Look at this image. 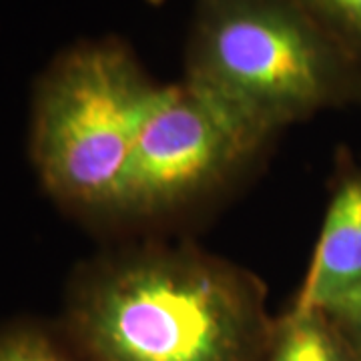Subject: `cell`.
<instances>
[{
    "instance_id": "cell-6",
    "label": "cell",
    "mask_w": 361,
    "mask_h": 361,
    "mask_svg": "<svg viewBox=\"0 0 361 361\" xmlns=\"http://www.w3.org/2000/svg\"><path fill=\"white\" fill-rule=\"evenodd\" d=\"M263 361H360L337 322L325 311L289 310L271 331Z\"/></svg>"
},
{
    "instance_id": "cell-5",
    "label": "cell",
    "mask_w": 361,
    "mask_h": 361,
    "mask_svg": "<svg viewBox=\"0 0 361 361\" xmlns=\"http://www.w3.org/2000/svg\"><path fill=\"white\" fill-rule=\"evenodd\" d=\"M361 301V175L331 197L310 269L291 310L334 313Z\"/></svg>"
},
{
    "instance_id": "cell-8",
    "label": "cell",
    "mask_w": 361,
    "mask_h": 361,
    "mask_svg": "<svg viewBox=\"0 0 361 361\" xmlns=\"http://www.w3.org/2000/svg\"><path fill=\"white\" fill-rule=\"evenodd\" d=\"M0 361H87L66 339L35 325L0 331Z\"/></svg>"
},
{
    "instance_id": "cell-11",
    "label": "cell",
    "mask_w": 361,
    "mask_h": 361,
    "mask_svg": "<svg viewBox=\"0 0 361 361\" xmlns=\"http://www.w3.org/2000/svg\"><path fill=\"white\" fill-rule=\"evenodd\" d=\"M357 303H360V301H357Z\"/></svg>"
},
{
    "instance_id": "cell-2",
    "label": "cell",
    "mask_w": 361,
    "mask_h": 361,
    "mask_svg": "<svg viewBox=\"0 0 361 361\" xmlns=\"http://www.w3.org/2000/svg\"><path fill=\"white\" fill-rule=\"evenodd\" d=\"M183 80L269 139L361 87L293 0H197Z\"/></svg>"
},
{
    "instance_id": "cell-9",
    "label": "cell",
    "mask_w": 361,
    "mask_h": 361,
    "mask_svg": "<svg viewBox=\"0 0 361 361\" xmlns=\"http://www.w3.org/2000/svg\"><path fill=\"white\" fill-rule=\"evenodd\" d=\"M329 315L343 329V334L349 339V343H351V348L355 351L357 360L361 361V301L360 303L345 305V307L334 311Z\"/></svg>"
},
{
    "instance_id": "cell-1",
    "label": "cell",
    "mask_w": 361,
    "mask_h": 361,
    "mask_svg": "<svg viewBox=\"0 0 361 361\" xmlns=\"http://www.w3.org/2000/svg\"><path fill=\"white\" fill-rule=\"evenodd\" d=\"M273 325L259 281L239 267L142 247L78 275L65 336L87 361H263Z\"/></svg>"
},
{
    "instance_id": "cell-3",
    "label": "cell",
    "mask_w": 361,
    "mask_h": 361,
    "mask_svg": "<svg viewBox=\"0 0 361 361\" xmlns=\"http://www.w3.org/2000/svg\"><path fill=\"white\" fill-rule=\"evenodd\" d=\"M157 85L127 44L61 52L32 104V161L52 199L85 217H118L130 155Z\"/></svg>"
},
{
    "instance_id": "cell-4",
    "label": "cell",
    "mask_w": 361,
    "mask_h": 361,
    "mask_svg": "<svg viewBox=\"0 0 361 361\" xmlns=\"http://www.w3.org/2000/svg\"><path fill=\"white\" fill-rule=\"evenodd\" d=\"M267 141L187 80L159 85L135 139L118 217L151 219L193 205L235 177Z\"/></svg>"
},
{
    "instance_id": "cell-10",
    "label": "cell",
    "mask_w": 361,
    "mask_h": 361,
    "mask_svg": "<svg viewBox=\"0 0 361 361\" xmlns=\"http://www.w3.org/2000/svg\"><path fill=\"white\" fill-rule=\"evenodd\" d=\"M149 4H163V2H167V0H147Z\"/></svg>"
},
{
    "instance_id": "cell-7",
    "label": "cell",
    "mask_w": 361,
    "mask_h": 361,
    "mask_svg": "<svg viewBox=\"0 0 361 361\" xmlns=\"http://www.w3.org/2000/svg\"><path fill=\"white\" fill-rule=\"evenodd\" d=\"M348 59L361 85V0H293Z\"/></svg>"
}]
</instances>
